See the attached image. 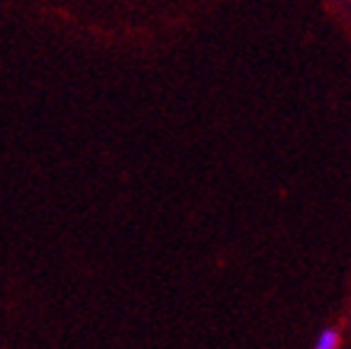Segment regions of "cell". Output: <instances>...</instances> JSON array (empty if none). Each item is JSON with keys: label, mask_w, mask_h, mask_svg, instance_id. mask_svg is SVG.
Masks as SVG:
<instances>
[{"label": "cell", "mask_w": 351, "mask_h": 349, "mask_svg": "<svg viewBox=\"0 0 351 349\" xmlns=\"http://www.w3.org/2000/svg\"><path fill=\"white\" fill-rule=\"evenodd\" d=\"M313 349H339V333L335 328H322L315 337Z\"/></svg>", "instance_id": "1"}]
</instances>
